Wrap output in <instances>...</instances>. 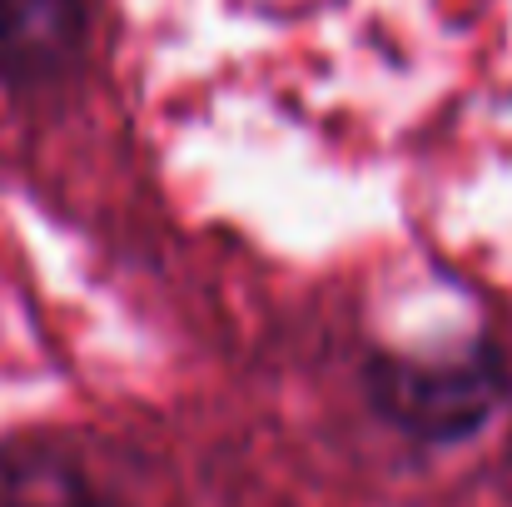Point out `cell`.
Instances as JSON below:
<instances>
[{
  "label": "cell",
  "instance_id": "7a4b0ae2",
  "mask_svg": "<svg viewBox=\"0 0 512 507\" xmlns=\"http://www.w3.org/2000/svg\"><path fill=\"white\" fill-rule=\"evenodd\" d=\"M90 10L85 0H0V85L50 90L85 60Z\"/></svg>",
  "mask_w": 512,
  "mask_h": 507
},
{
  "label": "cell",
  "instance_id": "3957f363",
  "mask_svg": "<svg viewBox=\"0 0 512 507\" xmlns=\"http://www.w3.org/2000/svg\"><path fill=\"white\" fill-rule=\"evenodd\" d=\"M0 507H120L80 438L25 433L0 443Z\"/></svg>",
  "mask_w": 512,
  "mask_h": 507
},
{
  "label": "cell",
  "instance_id": "6da1fadb",
  "mask_svg": "<svg viewBox=\"0 0 512 507\" xmlns=\"http://www.w3.org/2000/svg\"><path fill=\"white\" fill-rule=\"evenodd\" d=\"M373 408L418 443H458L493 423L512 398V368L493 343H468L448 358L378 353L368 363Z\"/></svg>",
  "mask_w": 512,
  "mask_h": 507
}]
</instances>
